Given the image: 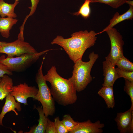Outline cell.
I'll list each match as a JSON object with an SVG mask.
<instances>
[{
  "mask_svg": "<svg viewBox=\"0 0 133 133\" xmlns=\"http://www.w3.org/2000/svg\"><path fill=\"white\" fill-rule=\"evenodd\" d=\"M98 94L104 100L108 108H113L115 105L113 86H103Z\"/></svg>",
  "mask_w": 133,
  "mask_h": 133,
  "instance_id": "5bb4252c",
  "label": "cell"
},
{
  "mask_svg": "<svg viewBox=\"0 0 133 133\" xmlns=\"http://www.w3.org/2000/svg\"><path fill=\"white\" fill-rule=\"evenodd\" d=\"M44 77L50 83L51 95L58 104L66 106L76 102L77 99V91L74 85L68 79L60 76L55 66H52Z\"/></svg>",
  "mask_w": 133,
  "mask_h": 133,
  "instance_id": "7a4b0ae2",
  "label": "cell"
},
{
  "mask_svg": "<svg viewBox=\"0 0 133 133\" xmlns=\"http://www.w3.org/2000/svg\"><path fill=\"white\" fill-rule=\"evenodd\" d=\"M52 50L48 49L33 54H26L12 57L6 58L5 55H2L0 57V62L12 72H22L30 67L40 56Z\"/></svg>",
  "mask_w": 133,
  "mask_h": 133,
  "instance_id": "5b68a950",
  "label": "cell"
},
{
  "mask_svg": "<svg viewBox=\"0 0 133 133\" xmlns=\"http://www.w3.org/2000/svg\"><path fill=\"white\" fill-rule=\"evenodd\" d=\"M12 79L6 74L1 78L0 82V100H2L11 92L13 86Z\"/></svg>",
  "mask_w": 133,
  "mask_h": 133,
  "instance_id": "e0dca14e",
  "label": "cell"
},
{
  "mask_svg": "<svg viewBox=\"0 0 133 133\" xmlns=\"http://www.w3.org/2000/svg\"><path fill=\"white\" fill-rule=\"evenodd\" d=\"M1 81V79H0V82Z\"/></svg>",
  "mask_w": 133,
  "mask_h": 133,
  "instance_id": "4dcf8cb0",
  "label": "cell"
},
{
  "mask_svg": "<svg viewBox=\"0 0 133 133\" xmlns=\"http://www.w3.org/2000/svg\"><path fill=\"white\" fill-rule=\"evenodd\" d=\"M12 72L10 71L5 66L0 62V79L5 74L8 75H13Z\"/></svg>",
  "mask_w": 133,
  "mask_h": 133,
  "instance_id": "83f0119b",
  "label": "cell"
},
{
  "mask_svg": "<svg viewBox=\"0 0 133 133\" xmlns=\"http://www.w3.org/2000/svg\"><path fill=\"white\" fill-rule=\"evenodd\" d=\"M20 0H15V1H18ZM31 3V6L29 8L30 9V12L28 15L27 16L25 19L24 22L25 23L26 20L30 16L32 15L35 12L39 0H30Z\"/></svg>",
  "mask_w": 133,
  "mask_h": 133,
  "instance_id": "484cf974",
  "label": "cell"
},
{
  "mask_svg": "<svg viewBox=\"0 0 133 133\" xmlns=\"http://www.w3.org/2000/svg\"><path fill=\"white\" fill-rule=\"evenodd\" d=\"M116 65L118 68L122 70L129 72L133 71V63L124 55L118 60Z\"/></svg>",
  "mask_w": 133,
  "mask_h": 133,
  "instance_id": "ffe728a7",
  "label": "cell"
},
{
  "mask_svg": "<svg viewBox=\"0 0 133 133\" xmlns=\"http://www.w3.org/2000/svg\"><path fill=\"white\" fill-rule=\"evenodd\" d=\"M124 79L125 82L124 90L130 98L131 102V107L133 109V81Z\"/></svg>",
  "mask_w": 133,
  "mask_h": 133,
  "instance_id": "603a6c76",
  "label": "cell"
},
{
  "mask_svg": "<svg viewBox=\"0 0 133 133\" xmlns=\"http://www.w3.org/2000/svg\"><path fill=\"white\" fill-rule=\"evenodd\" d=\"M35 108L37 110L39 115V118L38 120V124L37 126H33L31 128L29 131L25 133H45L48 118L45 116L41 107L38 106L37 107H36Z\"/></svg>",
  "mask_w": 133,
  "mask_h": 133,
  "instance_id": "9a60e30c",
  "label": "cell"
},
{
  "mask_svg": "<svg viewBox=\"0 0 133 133\" xmlns=\"http://www.w3.org/2000/svg\"><path fill=\"white\" fill-rule=\"evenodd\" d=\"M45 57H44L35 77L38 90L36 100L40 102L45 115L48 117L53 115L55 112L54 100L51 95L50 89L45 79L42 71V66Z\"/></svg>",
  "mask_w": 133,
  "mask_h": 133,
  "instance_id": "277c9868",
  "label": "cell"
},
{
  "mask_svg": "<svg viewBox=\"0 0 133 133\" xmlns=\"http://www.w3.org/2000/svg\"><path fill=\"white\" fill-rule=\"evenodd\" d=\"M126 3L128 4L129 5L133 6V0H127Z\"/></svg>",
  "mask_w": 133,
  "mask_h": 133,
  "instance_id": "f1b7e54d",
  "label": "cell"
},
{
  "mask_svg": "<svg viewBox=\"0 0 133 133\" xmlns=\"http://www.w3.org/2000/svg\"><path fill=\"white\" fill-rule=\"evenodd\" d=\"M46 133H57L54 122L48 119L46 129Z\"/></svg>",
  "mask_w": 133,
  "mask_h": 133,
  "instance_id": "4316f807",
  "label": "cell"
},
{
  "mask_svg": "<svg viewBox=\"0 0 133 133\" xmlns=\"http://www.w3.org/2000/svg\"><path fill=\"white\" fill-rule=\"evenodd\" d=\"M105 32L109 37L111 44L110 52L106 57L115 66L118 60L124 56L123 46L124 42L122 35L115 28L109 29Z\"/></svg>",
  "mask_w": 133,
  "mask_h": 133,
  "instance_id": "52a82bcc",
  "label": "cell"
},
{
  "mask_svg": "<svg viewBox=\"0 0 133 133\" xmlns=\"http://www.w3.org/2000/svg\"><path fill=\"white\" fill-rule=\"evenodd\" d=\"M15 109H16L18 111H21L20 103L16 102L14 97L10 93L5 97V103L0 114V125L3 126V119L5 115L8 112L12 111L14 112L16 115H18Z\"/></svg>",
  "mask_w": 133,
  "mask_h": 133,
  "instance_id": "7c38bea8",
  "label": "cell"
},
{
  "mask_svg": "<svg viewBox=\"0 0 133 133\" xmlns=\"http://www.w3.org/2000/svg\"><path fill=\"white\" fill-rule=\"evenodd\" d=\"M37 52L28 42L18 39L12 42H1L0 53L7 55V57H17L26 54H33Z\"/></svg>",
  "mask_w": 133,
  "mask_h": 133,
  "instance_id": "8992f818",
  "label": "cell"
},
{
  "mask_svg": "<svg viewBox=\"0 0 133 133\" xmlns=\"http://www.w3.org/2000/svg\"><path fill=\"white\" fill-rule=\"evenodd\" d=\"M116 70L119 78H123L130 81H133V71H125L118 67L116 68Z\"/></svg>",
  "mask_w": 133,
  "mask_h": 133,
  "instance_id": "d4e9b609",
  "label": "cell"
},
{
  "mask_svg": "<svg viewBox=\"0 0 133 133\" xmlns=\"http://www.w3.org/2000/svg\"><path fill=\"white\" fill-rule=\"evenodd\" d=\"M114 120L120 133H133V109L131 107L124 112L118 113Z\"/></svg>",
  "mask_w": 133,
  "mask_h": 133,
  "instance_id": "9c48e42d",
  "label": "cell"
},
{
  "mask_svg": "<svg viewBox=\"0 0 133 133\" xmlns=\"http://www.w3.org/2000/svg\"><path fill=\"white\" fill-rule=\"evenodd\" d=\"M90 3L99 2L108 5L117 9L126 3L127 0H90Z\"/></svg>",
  "mask_w": 133,
  "mask_h": 133,
  "instance_id": "44dd1931",
  "label": "cell"
},
{
  "mask_svg": "<svg viewBox=\"0 0 133 133\" xmlns=\"http://www.w3.org/2000/svg\"><path fill=\"white\" fill-rule=\"evenodd\" d=\"M55 128L57 133H67L68 131L64 126L62 120L60 119L59 117L58 116L54 119Z\"/></svg>",
  "mask_w": 133,
  "mask_h": 133,
  "instance_id": "cb8c5ba5",
  "label": "cell"
},
{
  "mask_svg": "<svg viewBox=\"0 0 133 133\" xmlns=\"http://www.w3.org/2000/svg\"><path fill=\"white\" fill-rule=\"evenodd\" d=\"M18 19L9 17L0 18V33L6 38L10 36V31L13 26L17 23Z\"/></svg>",
  "mask_w": 133,
  "mask_h": 133,
  "instance_id": "2e32d148",
  "label": "cell"
},
{
  "mask_svg": "<svg viewBox=\"0 0 133 133\" xmlns=\"http://www.w3.org/2000/svg\"><path fill=\"white\" fill-rule=\"evenodd\" d=\"M90 0H85L77 12L71 13L73 15L77 16L81 15L85 19H87L90 16L91 9L90 6Z\"/></svg>",
  "mask_w": 133,
  "mask_h": 133,
  "instance_id": "d6986e66",
  "label": "cell"
},
{
  "mask_svg": "<svg viewBox=\"0 0 133 133\" xmlns=\"http://www.w3.org/2000/svg\"><path fill=\"white\" fill-rule=\"evenodd\" d=\"M0 44H1V42L0 41Z\"/></svg>",
  "mask_w": 133,
  "mask_h": 133,
  "instance_id": "f546056e",
  "label": "cell"
},
{
  "mask_svg": "<svg viewBox=\"0 0 133 133\" xmlns=\"http://www.w3.org/2000/svg\"><path fill=\"white\" fill-rule=\"evenodd\" d=\"M88 57L89 60L87 62L80 59L74 63L72 76L68 79L78 92L84 90L93 80L90 74L91 70L99 56L92 51L89 54Z\"/></svg>",
  "mask_w": 133,
  "mask_h": 133,
  "instance_id": "3957f363",
  "label": "cell"
},
{
  "mask_svg": "<svg viewBox=\"0 0 133 133\" xmlns=\"http://www.w3.org/2000/svg\"><path fill=\"white\" fill-rule=\"evenodd\" d=\"M38 90L35 86H29L24 83L13 86L10 93L17 102L26 105L28 98H32L36 100Z\"/></svg>",
  "mask_w": 133,
  "mask_h": 133,
  "instance_id": "ba28073f",
  "label": "cell"
},
{
  "mask_svg": "<svg viewBox=\"0 0 133 133\" xmlns=\"http://www.w3.org/2000/svg\"><path fill=\"white\" fill-rule=\"evenodd\" d=\"M129 5V9L123 14L120 15L119 13L116 12L110 20L109 25L101 31L98 33V34L113 28L114 26L118 23L125 20H132L133 18V6Z\"/></svg>",
  "mask_w": 133,
  "mask_h": 133,
  "instance_id": "4fadbf2b",
  "label": "cell"
},
{
  "mask_svg": "<svg viewBox=\"0 0 133 133\" xmlns=\"http://www.w3.org/2000/svg\"><path fill=\"white\" fill-rule=\"evenodd\" d=\"M104 123L99 120L92 123L88 119L87 121L79 122L69 133H102V128L104 127Z\"/></svg>",
  "mask_w": 133,
  "mask_h": 133,
  "instance_id": "30bf717a",
  "label": "cell"
},
{
  "mask_svg": "<svg viewBox=\"0 0 133 133\" xmlns=\"http://www.w3.org/2000/svg\"><path fill=\"white\" fill-rule=\"evenodd\" d=\"M62 121L68 133L77 125L78 122L74 121L69 114L65 115Z\"/></svg>",
  "mask_w": 133,
  "mask_h": 133,
  "instance_id": "7402d4cb",
  "label": "cell"
},
{
  "mask_svg": "<svg viewBox=\"0 0 133 133\" xmlns=\"http://www.w3.org/2000/svg\"><path fill=\"white\" fill-rule=\"evenodd\" d=\"M96 33L94 31H81L74 33L71 37L64 38L57 35L51 42L52 45H58L63 48L70 59L75 63L82 59L86 50L93 46L97 39Z\"/></svg>",
  "mask_w": 133,
  "mask_h": 133,
  "instance_id": "6da1fadb",
  "label": "cell"
},
{
  "mask_svg": "<svg viewBox=\"0 0 133 133\" xmlns=\"http://www.w3.org/2000/svg\"><path fill=\"white\" fill-rule=\"evenodd\" d=\"M102 62L104 82L102 86H113L115 81L119 77L116 73L115 66L113 65L106 57Z\"/></svg>",
  "mask_w": 133,
  "mask_h": 133,
  "instance_id": "8fae6325",
  "label": "cell"
},
{
  "mask_svg": "<svg viewBox=\"0 0 133 133\" xmlns=\"http://www.w3.org/2000/svg\"><path fill=\"white\" fill-rule=\"evenodd\" d=\"M19 3V1H15L13 4H9L4 0H0V16L2 17L7 16L15 18L17 16L14 12V9Z\"/></svg>",
  "mask_w": 133,
  "mask_h": 133,
  "instance_id": "ac0fdd59",
  "label": "cell"
}]
</instances>
